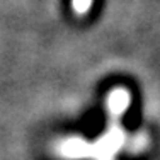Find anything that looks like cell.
<instances>
[{
    "instance_id": "1",
    "label": "cell",
    "mask_w": 160,
    "mask_h": 160,
    "mask_svg": "<svg viewBox=\"0 0 160 160\" xmlns=\"http://www.w3.org/2000/svg\"><path fill=\"white\" fill-rule=\"evenodd\" d=\"M92 0H73V9L77 14H85L87 9L90 7Z\"/></svg>"
}]
</instances>
